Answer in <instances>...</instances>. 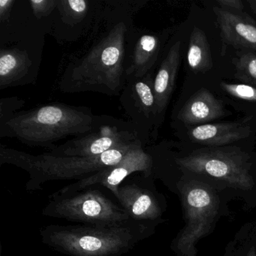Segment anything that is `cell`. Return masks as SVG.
Instances as JSON below:
<instances>
[{"mask_svg":"<svg viewBox=\"0 0 256 256\" xmlns=\"http://www.w3.org/2000/svg\"><path fill=\"white\" fill-rule=\"evenodd\" d=\"M132 10L104 6V31L88 52L67 66L60 90L67 94L95 92L120 96L126 84L125 60Z\"/></svg>","mask_w":256,"mask_h":256,"instance_id":"cell-1","label":"cell"},{"mask_svg":"<svg viewBox=\"0 0 256 256\" xmlns=\"http://www.w3.org/2000/svg\"><path fill=\"white\" fill-rule=\"evenodd\" d=\"M155 222L132 220L116 224L62 226L40 228L42 242L70 256H120L154 234Z\"/></svg>","mask_w":256,"mask_h":256,"instance_id":"cell-2","label":"cell"},{"mask_svg":"<svg viewBox=\"0 0 256 256\" xmlns=\"http://www.w3.org/2000/svg\"><path fill=\"white\" fill-rule=\"evenodd\" d=\"M96 115L90 108L62 103L18 112L0 122V137L16 138L24 144L52 150L68 136H84L94 126Z\"/></svg>","mask_w":256,"mask_h":256,"instance_id":"cell-3","label":"cell"},{"mask_svg":"<svg viewBox=\"0 0 256 256\" xmlns=\"http://www.w3.org/2000/svg\"><path fill=\"white\" fill-rule=\"evenodd\" d=\"M136 142L92 157L56 156L48 152L35 156L2 146L0 148V164H12L28 172L29 180L25 188L29 192H34L42 190L46 182L80 180L114 166L122 160Z\"/></svg>","mask_w":256,"mask_h":256,"instance_id":"cell-4","label":"cell"},{"mask_svg":"<svg viewBox=\"0 0 256 256\" xmlns=\"http://www.w3.org/2000/svg\"><path fill=\"white\" fill-rule=\"evenodd\" d=\"M42 214L85 224H116L132 220L121 205L96 186L67 196L52 194Z\"/></svg>","mask_w":256,"mask_h":256,"instance_id":"cell-5","label":"cell"},{"mask_svg":"<svg viewBox=\"0 0 256 256\" xmlns=\"http://www.w3.org/2000/svg\"><path fill=\"white\" fill-rule=\"evenodd\" d=\"M248 156L236 148H208L196 150L187 156L175 160L180 168L221 180L236 188L253 186Z\"/></svg>","mask_w":256,"mask_h":256,"instance_id":"cell-6","label":"cell"},{"mask_svg":"<svg viewBox=\"0 0 256 256\" xmlns=\"http://www.w3.org/2000/svg\"><path fill=\"white\" fill-rule=\"evenodd\" d=\"M137 140L136 130L128 120L109 115H96L89 133L68 140L48 152L56 156H96Z\"/></svg>","mask_w":256,"mask_h":256,"instance_id":"cell-7","label":"cell"},{"mask_svg":"<svg viewBox=\"0 0 256 256\" xmlns=\"http://www.w3.org/2000/svg\"><path fill=\"white\" fill-rule=\"evenodd\" d=\"M187 186L182 190L186 224L174 241V250L179 256H196L194 245L212 226L218 212V200L200 184Z\"/></svg>","mask_w":256,"mask_h":256,"instance_id":"cell-8","label":"cell"},{"mask_svg":"<svg viewBox=\"0 0 256 256\" xmlns=\"http://www.w3.org/2000/svg\"><path fill=\"white\" fill-rule=\"evenodd\" d=\"M43 40L36 36L1 41L0 90L32 83L42 62Z\"/></svg>","mask_w":256,"mask_h":256,"instance_id":"cell-9","label":"cell"},{"mask_svg":"<svg viewBox=\"0 0 256 256\" xmlns=\"http://www.w3.org/2000/svg\"><path fill=\"white\" fill-rule=\"evenodd\" d=\"M134 173H144L146 176H154L152 156L140 140H138L132 146L118 164L70 184L54 193L53 196H67L82 191L88 187L100 185L110 190L116 199L120 186L128 176Z\"/></svg>","mask_w":256,"mask_h":256,"instance_id":"cell-10","label":"cell"},{"mask_svg":"<svg viewBox=\"0 0 256 256\" xmlns=\"http://www.w3.org/2000/svg\"><path fill=\"white\" fill-rule=\"evenodd\" d=\"M152 80V74L144 78L128 80L120 96L126 116L144 148L149 144L152 128L156 127L157 124Z\"/></svg>","mask_w":256,"mask_h":256,"instance_id":"cell-11","label":"cell"},{"mask_svg":"<svg viewBox=\"0 0 256 256\" xmlns=\"http://www.w3.org/2000/svg\"><path fill=\"white\" fill-rule=\"evenodd\" d=\"M152 178L144 173L130 176L118 188L116 200L134 221L155 222L162 214V203L152 186Z\"/></svg>","mask_w":256,"mask_h":256,"instance_id":"cell-12","label":"cell"},{"mask_svg":"<svg viewBox=\"0 0 256 256\" xmlns=\"http://www.w3.org/2000/svg\"><path fill=\"white\" fill-rule=\"evenodd\" d=\"M162 37L158 34L136 28L128 32L126 52V82L152 74L162 49Z\"/></svg>","mask_w":256,"mask_h":256,"instance_id":"cell-13","label":"cell"},{"mask_svg":"<svg viewBox=\"0 0 256 256\" xmlns=\"http://www.w3.org/2000/svg\"><path fill=\"white\" fill-rule=\"evenodd\" d=\"M100 1L88 0H58V7L52 18V35L62 40L66 30L67 37H71V32L74 31V36L84 34V30L92 22L96 23L101 17L103 8ZM67 40V38L66 40Z\"/></svg>","mask_w":256,"mask_h":256,"instance_id":"cell-14","label":"cell"},{"mask_svg":"<svg viewBox=\"0 0 256 256\" xmlns=\"http://www.w3.org/2000/svg\"><path fill=\"white\" fill-rule=\"evenodd\" d=\"M252 116L235 122L206 124L193 127L188 132L190 139L208 146H224L242 140L250 136L251 127L248 122Z\"/></svg>","mask_w":256,"mask_h":256,"instance_id":"cell-15","label":"cell"},{"mask_svg":"<svg viewBox=\"0 0 256 256\" xmlns=\"http://www.w3.org/2000/svg\"><path fill=\"white\" fill-rule=\"evenodd\" d=\"M181 42L172 44L162 61L152 80L157 108V122L164 114L174 90L180 62Z\"/></svg>","mask_w":256,"mask_h":256,"instance_id":"cell-16","label":"cell"},{"mask_svg":"<svg viewBox=\"0 0 256 256\" xmlns=\"http://www.w3.org/2000/svg\"><path fill=\"white\" fill-rule=\"evenodd\" d=\"M223 44L256 52V25L228 10L214 7Z\"/></svg>","mask_w":256,"mask_h":256,"instance_id":"cell-17","label":"cell"},{"mask_svg":"<svg viewBox=\"0 0 256 256\" xmlns=\"http://www.w3.org/2000/svg\"><path fill=\"white\" fill-rule=\"evenodd\" d=\"M224 104L208 89L202 88L193 94L178 112L176 118L186 125L206 124L226 115Z\"/></svg>","mask_w":256,"mask_h":256,"instance_id":"cell-18","label":"cell"},{"mask_svg":"<svg viewBox=\"0 0 256 256\" xmlns=\"http://www.w3.org/2000/svg\"><path fill=\"white\" fill-rule=\"evenodd\" d=\"M187 62L196 73H205L212 68L210 48L204 32L194 26L190 35Z\"/></svg>","mask_w":256,"mask_h":256,"instance_id":"cell-19","label":"cell"},{"mask_svg":"<svg viewBox=\"0 0 256 256\" xmlns=\"http://www.w3.org/2000/svg\"><path fill=\"white\" fill-rule=\"evenodd\" d=\"M236 73L235 78L241 82L256 86V54L244 53L233 60Z\"/></svg>","mask_w":256,"mask_h":256,"instance_id":"cell-20","label":"cell"},{"mask_svg":"<svg viewBox=\"0 0 256 256\" xmlns=\"http://www.w3.org/2000/svg\"><path fill=\"white\" fill-rule=\"evenodd\" d=\"M220 86L224 92L240 100L256 102V88L252 85L238 84L221 82Z\"/></svg>","mask_w":256,"mask_h":256,"instance_id":"cell-21","label":"cell"},{"mask_svg":"<svg viewBox=\"0 0 256 256\" xmlns=\"http://www.w3.org/2000/svg\"><path fill=\"white\" fill-rule=\"evenodd\" d=\"M29 2L32 14L37 20H52L58 4V0H30Z\"/></svg>","mask_w":256,"mask_h":256,"instance_id":"cell-22","label":"cell"},{"mask_svg":"<svg viewBox=\"0 0 256 256\" xmlns=\"http://www.w3.org/2000/svg\"><path fill=\"white\" fill-rule=\"evenodd\" d=\"M216 2L222 8H230L236 11H242L244 8V4L240 0H218Z\"/></svg>","mask_w":256,"mask_h":256,"instance_id":"cell-23","label":"cell"},{"mask_svg":"<svg viewBox=\"0 0 256 256\" xmlns=\"http://www.w3.org/2000/svg\"><path fill=\"white\" fill-rule=\"evenodd\" d=\"M248 2L253 12L256 14V0H250V1H248Z\"/></svg>","mask_w":256,"mask_h":256,"instance_id":"cell-24","label":"cell"},{"mask_svg":"<svg viewBox=\"0 0 256 256\" xmlns=\"http://www.w3.org/2000/svg\"></svg>","mask_w":256,"mask_h":256,"instance_id":"cell-25","label":"cell"}]
</instances>
